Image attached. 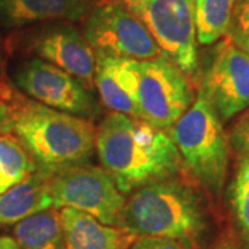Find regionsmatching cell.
Here are the masks:
<instances>
[{
  "label": "cell",
  "instance_id": "26",
  "mask_svg": "<svg viewBox=\"0 0 249 249\" xmlns=\"http://www.w3.org/2000/svg\"><path fill=\"white\" fill-rule=\"evenodd\" d=\"M0 85H1V68H0Z\"/></svg>",
  "mask_w": 249,
  "mask_h": 249
},
{
  "label": "cell",
  "instance_id": "7",
  "mask_svg": "<svg viewBox=\"0 0 249 249\" xmlns=\"http://www.w3.org/2000/svg\"><path fill=\"white\" fill-rule=\"evenodd\" d=\"M50 193L55 209L72 208L107 226H121L126 198L103 168L82 163L62 170L52 178Z\"/></svg>",
  "mask_w": 249,
  "mask_h": 249
},
{
  "label": "cell",
  "instance_id": "9",
  "mask_svg": "<svg viewBox=\"0 0 249 249\" xmlns=\"http://www.w3.org/2000/svg\"><path fill=\"white\" fill-rule=\"evenodd\" d=\"M14 78L19 89L46 107L89 121L100 112L91 90L42 58L22 62Z\"/></svg>",
  "mask_w": 249,
  "mask_h": 249
},
{
  "label": "cell",
  "instance_id": "4",
  "mask_svg": "<svg viewBox=\"0 0 249 249\" xmlns=\"http://www.w3.org/2000/svg\"><path fill=\"white\" fill-rule=\"evenodd\" d=\"M181 163L206 188L220 191L229 165V137L213 108L199 94L170 127Z\"/></svg>",
  "mask_w": 249,
  "mask_h": 249
},
{
  "label": "cell",
  "instance_id": "18",
  "mask_svg": "<svg viewBox=\"0 0 249 249\" xmlns=\"http://www.w3.org/2000/svg\"><path fill=\"white\" fill-rule=\"evenodd\" d=\"M37 169L17 137L0 136V194Z\"/></svg>",
  "mask_w": 249,
  "mask_h": 249
},
{
  "label": "cell",
  "instance_id": "13",
  "mask_svg": "<svg viewBox=\"0 0 249 249\" xmlns=\"http://www.w3.org/2000/svg\"><path fill=\"white\" fill-rule=\"evenodd\" d=\"M65 249H130L139 237L72 208L60 211Z\"/></svg>",
  "mask_w": 249,
  "mask_h": 249
},
{
  "label": "cell",
  "instance_id": "21",
  "mask_svg": "<svg viewBox=\"0 0 249 249\" xmlns=\"http://www.w3.org/2000/svg\"><path fill=\"white\" fill-rule=\"evenodd\" d=\"M18 93L0 85V136L11 134L16 127Z\"/></svg>",
  "mask_w": 249,
  "mask_h": 249
},
{
  "label": "cell",
  "instance_id": "19",
  "mask_svg": "<svg viewBox=\"0 0 249 249\" xmlns=\"http://www.w3.org/2000/svg\"><path fill=\"white\" fill-rule=\"evenodd\" d=\"M231 201L234 214L241 235L249 249V160H241L231 184Z\"/></svg>",
  "mask_w": 249,
  "mask_h": 249
},
{
  "label": "cell",
  "instance_id": "22",
  "mask_svg": "<svg viewBox=\"0 0 249 249\" xmlns=\"http://www.w3.org/2000/svg\"><path fill=\"white\" fill-rule=\"evenodd\" d=\"M130 249H194L191 240H175L160 237H139Z\"/></svg>",
  "mask_w": 249,
  "mask_h": 249
},
{
  "label": "cell",
  "instance_id": "3",
  "mask_svg": "<svg viewBox=\"0 0 249 249\" xmlns=\"http://www.w3.org/2000/svg\"><path fill=\"white\" fill-rule=\"evenodd\" d=\"M119 227L136 237L193 241L202 229V213L193 188L170 176L130 193Z\"/></svg>",
  "mask_w": 249,
  "mask_h": 249
},
{
  "label": "cell",
  "instance_id": "20",
  "mask_svg": "<svg viewBox=\"0 0 249 249\" xmlns=\"http://www.w3.org/2000/svg\"><path fill=\"white\" fill-rule=\"evenodd\" d=\"M227 39L235 47L249 54V0H235Z\"/></svg>",
  "mask_w": 249,
  "mask_h": 249
},
{
  "label": "cell",
  "instance_id": "16",
  "mask_svg": "<svg viewBox=\"0 0 249 249\" xmlns=\"http://www.w3.org/2000/svg\"><path fill=\"white\" fill-rule=\"evenodd\" d=\"M14 235L21 249H65L61 217L55 208L17 223Z\"/></svg>",
  "mask_w": 249,
  "mask_h": 249
},
{
  "label": "cell",
  "instance_id": "17",
  "mask_svg": "<svg viewBox=\"0 0 249 249\" xmlns=\"http://www.w3.org/2000/svg\"><path fill=\"white\" fill-rule=\"evenodd\" d=\"M235 0H196V42L212 45L227 34Z\"/></svg>",
  "mask_w": 249,
  "mask_h": 249
},
{
  "label": "cell",
  "instance_id": "24",
  "mask_svg": "<svg viewBox=\"0 0 249 249\" xmlns=\"http://www.w3.org/2000/svg\"><path fill=\"white\" fill-rule=\"evenodd\" d=\"M0 249H21L18 247L17 241L10 237H1L0 235Z\"/></svg>",
  "mask_w": 249,
  "mask_h": 249
},
{
  "label": "cell",
  "instance_id": "23",
  "mask_svg": "<svg viewBox=\"0 0 249 249\" xmlns=\"http://www.w3.org/2000/svg\"><path fill=\"white\" fill-rule=\"evenodd\" d=\"M230 142L242 160H249V111L241 116L240 121L232 127Z\"/></svg>",
  "mask_w": 249,
  "mask_h": 249
},
{
  "label": "cell",
  "instance_id": "5",
  "mask_svg": "<svg viewBox=\"0 0 249 249\" xmlns=\"http://www.w3.org/2000/svg\"><path fill=\"white\" fill-rule=\"evenodd\" d=\"M133 68L140 119L160 130L170 129L194 103L186 73L165 54L152 60H133Z\"/></svg>",
  "mask_w": 249,
  "mask_h": 249
},
{
  "label": "cell",
  "instance_id": "2",
  "mask_svg": "<svg viewBox=\"0 0 249 249\" xmlns=\"http://www.w3.org/2000/svg\"><path fill=\"white\" fill-rule=\"evenodd\" d=\"M14 132L36 168L52 176L86 163L96 148V129L89 119L46 107L19 93Z\"/></svg>",
  "mask_w": 249,
  "mask_h": 249
},
{
  "label": "cell",
  "instance_id": "14",
  "mask_svg": "<svg viewBox=\"0 0 249 249\" xmlns=\"http://www.w3.org/2000/svg\"><path fill=\"white\" fill-rule=\"evenodd\" d=\"M96 0H0V24L18 28L40 21L88 17Z\"/></svg>",
  "mask_w": 249,
  "mask_h": 249
},
{
  "label": "cell",
  "instance_id": "12",
  "mask_svg": "<svg viewBox=\"0 0 249 249\" xmlns=\"http://www.w3.org/2000/svg\"><path fill=\"white\" fill-rule=\"evenodd\" d=\"M94 86L104 106L112 112L140 119L133 58L96 53Z\"/></svg>",
  "mask_w": 249,
  "mask_h": 249
},
{
  "label": "cell",
  "instance_id": "8",
  "mask_svg": "<svg viewBox=\"0 0 249 249\" xmlns=\"http://www.w3.org/2000/svg\"><path fill=\"white\" fill-rule=\"evenodd\" d=\"M83 35L96 53L133 60H152L163 54L139 18L122 3L94 6L86 17Z\"/></svg>",
  "mask_w": 249,
  "mask_h": 249
},
{
  "label": "cell",
  "instance_id": "6",
  "mask_svg": "<svg viewBox=\"0 0 249 249\" xmlns=\"http://www.w3.org/2000/svg\"><path fill=\"white\" fill-rule=\"evenodd\" d=\"M148 29L165 55L184 73H193L198 65L196 0H122Z\"/></svg>",
  "mask_w": 249,
  "mask_h": 249
},
{
  "label": "cell",
  "instance_id": "1",
  "mask_svg": "<svg viewBox=\"0 0 249 249\" xmlns=\"http://www.w3.org/2000/svg\"><path fill=\"white\" fill-rule=\"evenodd\" d=\"M96 150L103 169L124 196L175 176L181 165L169 133L119 112H111L96 129Z\"/></svg>",
  "mask_w": 249,
  "mask_h": 249
},
{
  "label": "cell",
  "instance_id": "11",
  "mask_svg": "<svg viewBox=\"0 0 249 249\" xmlns=\"http://www.w3.org/2000/svg\"><path fill=\"white\" fill-rule=\"evenodd\" d=\"M34 53L80 80L93 91L96 52L83 34L71 25H54L45 29L32 42Z\"/></svg>",
  "mask_w": 249,
  "mask_h": 249
},
{
  "label": "cell",
  "instance_id": "25",
  "mask_svg": "<svg viewBox=\"0 0 249 249\" xmlns=\"http://www.w3.org/2000/svg\"><path fill=\"white\" fill-rule=\"evenodd\" d=\"M217 249H238L234 244H223V245H220Z\"/></svg>",
  "mask_w": 249,
  "mask_h": 249
},
{
  "label": "cell",
  "instance_id": "15",
  "mask_svg": "<svg viewBox=\"0 0 249 249\" xmlns=\"http://www.w3.org/2000/svg\"><path fill=\"white\" fill-rule=\"evenodd\" d=\"M52 175L36 169L0 194V224H17L32 214L53 208Z\"/></svg>",
  "mask_w": 249,
  "mask_h": 249
},
{
  "label": "cell",
  "instance_id": "10",
  "mask_svg": "<svg viewBox=\"0 0 249 249\" xmlns=\"http://www.w3.org/2000/svg\"><path fill=\"white\" fill-rule=\"evenodd\" d=\"M223 122L249 107V54L226 39L214 50L198 91Z\"/></svg>",
  "mask_w": 249,
  "mask_h": 249
}]
</instances>
